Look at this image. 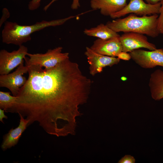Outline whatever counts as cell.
<instances>
[{"label":"cell","instance_id":"cell-6","mask_svg":"<svg viewBox=\"0 0 163 163\" xmlns=\"http://www.w3.org/2000/svg\"><path fill=\"white\" fill-rule=\"evenodd\" d=\"M17 50L8 52L3 49L0 51V74L6 75L24 62L28 49L23 45Z\"/></svg>","mask_w":163,"mask_h":163},{"label":"cell","instance_id":"cell-5","mask_svg":"<svg viewBox=\"0 0 163 163\" xmlns=\"http://www.w3.org/2000/svg\"><path fill=\"white\" fill-rule=\"evenodd\" d=\"M160 2L155 4L145 3L143 0H129V3L120 11L111 14L113 19L120 18L129 14L140 16L150 15L159 14Z\"/></svg>","mask_w":163,"mask_h":163},{"label":"cell","instance_id":"cell-13","mask_svg":"<svg viewBox=\"0 0 163 163\" xmlns=\"http://www.w3.org/2000/svg\"><path fill=\"white\" fill-rule=\"evenodd\" d=\"M20 119L18 126L12 128L3 137L1 148L3 150L14 146L18 143L22 134L28 126L29 121L19 114Z\"/></svg>","mask_w":163,"mask_h":163},{"label":"cell","instance_id":"cell-9","mask_svg":"<svg viewBox=\"0 0 163 163\" xmlns=\"http://www.w3.org/2000/svg\"><path fill=\"white\" fill-rule=\"evenodd\" d=\"M85 54L89 64V72L94 76L101 72L103 68L107 66L111 67L118 64L120 59L117 57H111L98 53L87 47Z\"/></svg>","mask_w":163,"mask_h":163},{"label":"cell","instance_id":"cell-23","mask_svg":"<svg viewBox=\"0 0 163 163\" xmlns=\"http://www.w3.org/2000/svg\"><path fill=\"white\" fill-rule=\"evenodd\" d=\"M5 111L2 109L0 108V121L4 123L3 120V118L7 119V117L5 114Z\"/></svg>","mask_w":163,"mask_h":163},{"label":"cell","instance_id":"cell-25","mask_svg":"<svg viewBox=\"0 0 163 163\" xmlns=\"http://www.w3.org/2000/svg\"><path fill=\"white\" fill-rule=\"evenodd\" d=\"M121 79L123 81H125L127 80V78L125 76H122L121 78Z\"/></svg>","mask_w":163,"mask_h":163},{"label":"cell","instance_id":"cell-22","mask_svg":"<svg viewBox=\"0 0 163 163\" xmlns=\"http://www.w3.org/2000/svg\"><path fill=\"white\" fill-rule=\"evenodd\" d=\"M127 52L122 51L118 54L117 57L120 59L128 61L131 59V56L129 53Z\"/></svg>","mask_w":163,"mask_h":163},{"label":"cell","instance_id":"cell-11","mask_svg":"<svg viewBox=\"0 0 163 163\" xmlns=\"http://www.w3.org/2000/svg\"><path fill=\"white\" fill-rule=\"evenodd\" d=\"M120 37L107 40L98 38L94 42L90 48L99 54L111 57H117L118 54L122 51Z\"/></svg>","mask_w":163,"mask_h":163},{"label":"cell","instance_id":"cell-24","mask_svg":"<svg viewBox=\"0 0 163 163\" xmlns=\"http://www.w3.org/2000/svg\"><path fill=\"white\" fill-rule=\"evenodd\" d=\"M147 3L151 4H155L160 2L161 0H145Z\"/></svg>","mask_w":163,"mask_h":163},{"label":"cell","instance_id":"cell-18","mask_svg":"<svg viewBox=\"0 0 163 163\" xmlns=\"http://www.w3.org/2000/svg\"><path fill=\"white\" fill-rule=\"evenodd\" d=\"M57 0H52L48 5L46 6L44 8V10L46 11L50 6L54 2ZM80 6L79 3V0H73V1L71 5V8L73 10L77 9Z\"/></svg>","mask_w":163,"mask_h":163},{"label":"cell","instance_id":"cell-3","mask_svg":"<svg viewBox=\"0 0 163 163\" xmlns=\"http://www.w3.org/2000/svg\"><path fill=\"white\" fill-rule=\"evenodd\" d=\"M157 14L141 17L130 14L124 18L108 21L106 24L115 32H133L155 38L160 34L158 28Z\"/></svg>","mask_w":163,"mask_h":163},{"label":"cell","instance_id":"cell-15","mask_svg":"<svg viewBox=\"0 0 163 163\" xmlns=\"http://www.w3.org/2000/svg\"><path fill=\"white\" fill-rule=\"evenodd\" d=\"M84 33L87 36L97 37L102 40L109 39L119 37L118 33L110 28L106 24L101 23L96 27L89 29L85 28Z\"/></svg>","mask_w":163,"mask_h":163},{"label":"cell","instance_id":"cell-4","mask_svg":"<svg viewBox=\"0 0 163 163\" xmlns=\"http://www.w3.org/2000/svg\"><path fill=\"white\" fill-rule=\"evenodd\" d=\"M62 47L59 46L48 50L45 53H28L24 60L29 63L38 65L47 69L52 68L59 63L69 58V53H62Z\"/></svg>","mask_w":163,"mask_h":163},{"label":"cell","instance_id":"cell-20","mask_svg":"<svg viewBox=\"0 0 163 163\" xmlns=\"http://www.w3.org/2000/svg\"><path fill=\"white\" fill-rule=\"evenodd\" d=\"M2 12V15L0 20V27L10 16V12L6 8H4L3 9Z\"/></svg>","mask_w":163,"mask_h":163},{"label":"cell","instance_id":"cell-7","mask_svg":"<svg viewBox=\"0 0 163 163\" xmlns=\"http://www.w3.org/2000/svg\"><path fill=\"white\" fill-rule=\"evenodd\" d=\"M129 53L131 59L142 68L150 69L156 66L163 67V48L149 51L139 49Z\"/></svg>","mask_w":163,"mask_h":163},{"label":"cell","instance_id":"cell-12","mask_svg":"<svg viewBox=\"0 0 163 163\" xmlns=\"http://www.w3.org/2000/svg\"><path fill=\"white\" fill-rule=\"evenodd\" d=\"M127 0H91L90 5L94 10L99 9L101 14L110 16L123 9L127 5Z\"/></svg>","mask_w":163,"mask_h":163},{"label":"cell","instance_id":"cell-14","mask_svg":"<svg viewBox=\"0 0 163 163\" xmlns=\"http://www.w3.org/2000/svg\"><path fill=\"white\" fill-rule=\"evenodd\" d=\"M149 85L153 99L158 101L163 98V71L158 69L152 73Z\"/></svg>","mask_w":163,"mask_h":163},{"label":"cell","instance_id":"cell-2","mask_svg":"<svg viewBox=\"0 0 163 163\" xmlns=\"http://www.w3.org/2000/svg\"><path fill=\"white\" fill-rule=\"evenodd\" d=\"M75 17L71 16L50 21L43 20L29 25H21L16 22L7 21L2 32V42L20 46L31 40L32 33L48 27L62 25Z\"/></svg>","mask_w":163,"mask_h":163},{"label":"cell","instance_id":"cell-17","mask_svg":"<svg viewBox=\"0 0 163 163\" xmlns=\"http://www.w3.org/2000/svg\"><path fill=\"white\" fill-rule=\"evenodd\" d=\"M160 2L161 5L160 9V15L158 18V28L159 31L163 27V0H161Z\"/></svg>","mask_w":163,"mask_h":163},{"label":"cell","instance_id":"cell-1","mask_svg":"<svg viewBox=\"0 0 163 163\" xmlns=\"http://www.w3.org/2000/svg\"><path fill=\"white\" fill-rule=\"evenodd\" d=\"M28 77L7 112L37 122L47 133L58 137L75 133L79 106L85 103L92 81L68 58L50 69L25 61Z\"/></svg>","mask_w":163,"mask_h":163},{"label":"cell","instance_id":"cell-16","mask_svg":"<svg viewBox=\"0 0 163 163\" xmlns=\"http://www.w3.org/2000/svg\"><path fill=\"white\" fill-rule=\"evenodd\" d=\"M17 97L10 95L9 92L0 91V108L7 112L14 105Z\"/></svg>","mask_w":163,"mask_h":163},{"label":"cell","instance_id":"cell-10","mask_svg":"<svg viewBox=\"0 0 163 163\" xmlns=\"http://www.w3.org/2000/svg\"><path fill=\"white\" fill-rule=\"evenodd\" d=\"M120 41L122 51L130 52L141 48H145L150 50L157 49L155 45L148 41L147 37L141 34L133 32L124 33L120 35Z\"/></svg>","mask_w":163,"mask_h":163},{"label":"cell","instance_id":"cell-8","mask_svg":"<svg viewBox=\"0 0 163 163\" xmlns=\"http://www.w3.org/2000/svg\"><path fill=\"white\" fill-rule=\"evenodd\" d=\"M24 62L20 64L13 72L0 75V87L8 89L14 96H17L21 88L27 81L26 78L23 76L28 72L27 68L24 65Z\"/></svg>","mask_w":163,"mask_h":163},{"label":"cell","instance_id":"cell-26","mask_svg":"<svg viewBox=\"0 0 163 163\" xmlns=\"http://www.w3.org/2000/svg\"><path fill=\"white\" fill-rule=\"evenodd\" d=\"M159 31L160 34H163V27L161 28Z\"/></svg>","mask_w":163,"mask_h":163},{"label":"cell","instance_id":"cell-21","mask_svg":"<svg viewBox=\"0 0 163 163\" xmlns=\"http://www.w3.org/2000/svg\"><path fill=\"white\" fill-rule=\"evenodd\" d=\"M135 160L133 157L126 155L122 157L118 161V163H135Z\"/></svg>","mask_w":163,"mask_h":163},{"label":"cell","instance_id":"cell-19","mask_svg":"<svg viewBox=\"0 0 163 163\" xmlns=\"http://www.w3.org/2000/svg\"><path fill=\"white\" fill-rule=\"evenodd\" d=\"M41 0H31L28 4V9L31 11H34L38 9L40 6Z\"/></svg>","mask_w":163,"mask_h":163}]
</instances>
